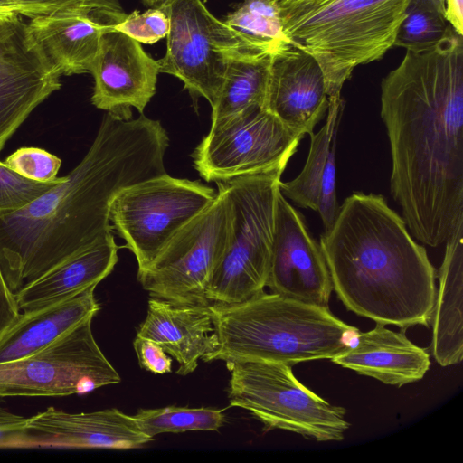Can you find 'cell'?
Returning <instances> with one entry per match:
<instances>
[{
  "mask_svg": "<svg viewBox=\"0 0 463 463\" xmlns=\"http://www.w3.org/2000/svg\"><path fill=\"white\" fill-rule=\"evenodd\" d=\"M409 0H329L281 9L291 44L318 62L328 97H340L354 68L381 59L394 46Z\"/></svg>",
  "mask_w": 463,
  "mask_h": 463,
  "instance_id": "5",
  "label": "cell"
},
{
  "mask_svg": "<svg viewBox=\"0 0 463 463\" xmlns=\"http://www.w3.org/2000/svg\"><path fill=\"white\" fill-rule=\"evenodd\" d=\"M18 14L0 21V152L31 112L61 86V76L27 42Z\"/></svg>",
  "mask_w": 463,
  "mask_h": 463,
  "instance_id": "16",
  "label": "cell"
},
{
  "mask_svg": "<svg viewBox=\"0 0 463 463\" xmlns=\"http://www.w3.org/2000/svg\"><path fill=\"white\" fill-rule=\"evenodd\" d=\"M20 313L14 292L8 287L0 269V335L19 317Z\"/></svg>",
  "mask_w": 463,
  "mask_h": 463,
  "instance_id": "34",
  "label": "cell"
},
{
  "mask_svg": "<svg viewBox=\"0 0 463 463\" xmlns=\"http://www.w3.org/2000/svg\"><path fill=\"white\" fill-rule=\"evenodd\" d=\"M134 416L116 408L68 412L55 407L27 419L7 449H137L152 441Z\"/></svg>",
  "mask_w": 463,
  "mask_h": 463,
  "instance_id": "15",
  "label": "cell"
},
{
  "mask_svg": "<svg viewBox=\"0 0 463 463\" xmlns=\"http://www.w3.org/2000/svg\"><path fill=\"white\" fill-rule=\"evenodd\" d=\"M91 323L83 322L27 356L0 363V397L83 394L120 383Z\"/></svg>",
  "mask_w": 463,
  "mask_h": 463,
  "instance_id": "11",
  "label": "cell"
},
{
  "mask_svg": "<svg viewBox=\"0 0 463 463\" xmlns=\"http://www.w3.org/2000/svg\"><path fill=\"white\" fill-rule=\"evenodd\" d=\"M463 226L446 241L437 274L439 288L431 317V354L441 366L459 364L463 358Z\"/></svg>",
  "mask_w": 463,
  "mask_h": 463,
  "instance_id": "24",
  "label": "cell"
},
{
  "mask_svg": "<svg viewBox=\"0 0 463 463\" xmlns=\"http://www.w3.org/2000/svg\"><path fill=\"white\" fill-rule=\"evenodd\" d=\"M326 1H329V0H303L288 8H285V9H289V8H296V7H304V6H311V5H319V4H322V3H325Z\"/></svg>",
  "mask_w": 463,
  "mask_h": 463,
  "instance_id": "37",
  "label": "cell"
},
{
  "mask_svg": "<svg viewBox=\"0 0 463 463\" xmlns=\"http://www.w3.org/2000/svg\"><path fill=\"white\" fill-rule=\"evenodd\" d=\"M213 202L177 231L137 279L151 298L209 306L206 288L230 237L232 207L223 183Z\"/></svg>",
  "mask_w": 463,
  "mask_h": 463,
  "instance_id": "8",
  "label": "cell"
},
{
  "mask_svg": "<svg viewBox=\"0 0 463 463\" xmlns=\"http://www.w3.org/2000/svg\"><path fill=\"white\" fill-rule=\"evenodd\" d=\"M118 250L109 233L25 283L14 293L20 310L52 305L97 286L113 270Z\"/></svg>",
  "mask_w": 463,
  "mask_h": 463,
  "instance_id": "22",
  "label": "cell"
},
{
  "mask_svg": "<svg viewBox=\"0 0 463 463\" xmlns=\"http://www.w3.org/2000/svg\"><path fill=\"white\" fill-rule=\"evenodd\" d=\"M439 5L445 9V1L444 0H436Z\"/></svg>",
  "mask_w": 463,
  "mask_h": 463,
  "instance_id": "40",
  "label": "cell"
},
{
  "mask_svg": "<svg viewBox=\"0 0 463 463\" xmlns=\"http://www.w3.org/2000/svg\"><path fill=\"white\" fill-rule=\"evenodd\" d=\"M283 169L223 183L232 207L226 250L206 288L210 305L246 301L264 291Z\"/></svg>",
  "mask_w": 463,
  "mask_h": 463,
  "instance_id": "6",
  "label": "cell"
},
{
  "mask_svg": "<svg viewBox=\"0 0 463 463\" xmlns=\"http://www.w3.org/2000/svg\"><path fill=\"white\" fill-rule=\"evenodd\" d=\"M82 1L84 0H6L16 14L29 18L56 12Z\"/></svg>",
  "mask_w": 463,
  "mask_h": 463,
  "instance_id": "33",
  "label": "cell"
},
{
  "mask_svg": "<svg viewBox=\"0 0 463 463\" xmlns=\"http://www.w3.org/2000/svg\"><path fill=\"white\" fill-rule=\"evenodd\" d=\"M169 19L159 6L140 13L134 11L114 26V29L129 36L139 43L153 44L169 31Z\"/></svg>",
  "mask_w": 463,
  "mask_h": 463,
  "instance_id": "31",
  "label": "cell"
},
{
  "mask_svg": "<svg viewBox=\"0 0 463 463\" xmlns=\"http://www.w3.org/2000/svg\"><path fill=\"white\" fill-rule=\"evenodd\" d=\"M55 184L24 178L0 161V215L24 207Z\"/></svg>",
  "mask_w": 463,
  "mask_h": 463,
  "instance_id": "30",
  "label": "cell"
},
{
  "mask_svg": "<svg viewBox=\"0 0 463 463\" xmlns=\"http://www.w3.org/2000/svg\"><path fill=\"white\" fill-rule=\"evenodd\" d=\"M89 72L92 104L130 118L132 107L143 114L155 95L159 65L138 42L112 29L103 34Z\"/></svg>",
  "mask_w": 463,
  "mask_h": 463,
  "instance_id": "17",
  "label": "cell"
},
{
  "mask_svg": "<svg viewBox=\"0 0 463 463\" xmlns=\"http://www.w3.org/2000/svg\"><path fill=\"white\" fill-rule=\"evenodd\" d=\"M4 165L24 178L41 183H57L61 159L39 147H21L11 154Z\"/></svg>",
  "mask_w": 463,
  "mask_h": 463,
  "instance_id": "29",
  "label": "cell"
},
{
  "mask_svg": "<svg viewBox=\"0 0 463 463\" xmlns=\"http://www.w3.org/2000/svg\"><path fill=\"white\" fill-rule=\"evenodd\" d=\"M391 193L419 241L438 247L463 226V39L455 31L406 53L381 84Z\"/></svg>",
  "mask_w": 463,
  "mask_h": 463,
  "instance_id": "1",
  "label": "cell"
},
{
  "mask_svg": "<svg viewBox=\"0 0 463 463\" xmlns=\"http://www.w3.org/2000/svg\"><path fill=\"white\" fill-rule=\"evenodd\" d=\"M301 138L266 108L250 109L211 126L193 153L194 166L215 183L285 170Z\"/></svg>",
  "mask_w": 463,
  "mask_h": 463,
  "instance_id": "12",
  "label": "cell"
},
{
  "mask_svg": "<svg viewBox=\"0 0 463 463\" xmlns=\"http://www.w3.org/2000/svg\"><path fill=\"white\" fill-rule=\"evenodd\" d=\"M224 23L257 55H274L291 45L283 31L280 0H243Z\"/></svg>",
  "mask_w": 463,
  "mask_h": 463,
  "instance_id": "26",
  "label": "cell"
},
{
  "mask_svg": "<svg viewBox=\"0 0 463 463\" xmlns=\"http://www.w3.org/2000/svg\"><path fill=\"white\" fill-rule=\"evenodd\" d=\"M15 13H4V12H0V17H4V16H8V15H11V14H14Z\"/></svg>",
  "mask_w": 463,
  "mask_h": 463,
  "instance_id": "39",
  "label": "cell"
},
{
  "mask_svg": "<svg viewBox=\"0 0 463 463\" xmlns=\"http://www.w3.org/2000/svg\"><path fill=\"white\" fill-rule=\"evenodd\" d=\"M169 137L158 120L107 112L80 162L24 207L0 215V269L14 293L111 233L125 189L166 174Z\"/></svg>",
  "mask_w": 463,
  "mask_h": 463,
  "instance_id": "2",
  "label": "cell"
},
{
  "mask_svg": "<svg viewBox=\"0 0 463 463\" xmlns=\"http://www.w3.org/2000/svg\"><path fill=\"white\" fill-rule=\"evenodd\" d=\"M329 97L316 59L291 44L272 55L265 108L303 137L324 118Z\"/></svg>",
  "mask_w": 463,
  "mask_h": 463,
  "instance_id": "18",
  "label": "cell"
},
{
  "mask_svg": "<svg viewBox=\"0 0 463 463\" xmlns=\"http://www.w3.org/2000/svg\"><path fill=\"white\" fill-rule=\"evenodd\" d=\"M143 3L150 7H157L161 5L165 0H142Z\"/></svg>",
  "mask_w": 463,
  "mask_h": 463,
  "instance_id": "38",
  "label": "cell"
},
{
  "mask_svg": "<svg viewBox=\"0 0 463 463\" xmlns=\"http://www.w3.org/2000/svg\"><path fill=\"white\" fill-rule=\"evenodd\" d=\"M230 406L248 411L266 430H283L316 441H341L350 423L346 410L301 383L291 366L265 361L226 363Z\"/></svg>",
  "mask_w": 463,
  "mask_h": 463,
  "instance_id": "7",
  "label": "cell"
},
{
  "mask_svg": "<svg viewBox=\"0 0 463 463\" xmlns=\"http://www.w3.org/2000/svg\"><path fill=\"white\" fill-rule=\"evenodd\" d=\"M271 55L244 54L232 60L213 102L211 126L254 108H265Z\"/></svg>",
  "mask_w": 463,
  "mask_h": 463,
  "instance_id": "25",
  "label": "cell"
},
{
  "mask_svg": "<svg viewBox=\"0 0 463 463\" xmlns=\"http://www.w3.org/2000/svg\"><path fill=\"white\" fill-rule=\"evenodd\" d=\"M27 419L0 407V449H7L11 440L25 430Z\"/></svg>",
  "mask_w": 463,
  "mask_h": 463,
  "instance_id": "35",
  "label": "cell"
},
{
  "mask_svg": "<svg viewBox=\"0 0 463 463\" xmlns=\"http://www.w3.org/2000/svg\"><path fill=\"white\" fill-rule=\"evenodd\" d=\"M271 293L328 307L333 285L320 244L279 189L267 284Z\"/></svg>",
  "mask_w": 463,
  "mask_h": 463,
  "instance_id": "14",
  "label": "cell"
},
{
  "mask_svg": "<svg viewBox=\"0 0 463 463\" xmlns=\"http://www.w3.org/2000/svg\"><path fill=\"white\" fill-rule=\"evenodd\" d=\"M133 346L142 368L156 374L172 371V358L155 341L137 335Z\"/></svg>",
  "mask_w": 463,
  "mask_h": 463,
  "instance_id": "32",
  "label": "cell"
},
{
  "mask_svg": "<svg viewBox=\"0 0 463 463\" xmlns=\"http://www.w3.org/2000/svg\"><path fill=\"white\" fill-rule=\"evenodd\" d=\"M142 431L154 438L162 433L188 430H218L225 421L222 410L167 406L142 409L134 415Z\"/></svg>",
  "mask_w": 463,
  "mask_h": 463,
  "instance_id": "28",
  "label": "cell"
},
{
  "mask_svg": "<svg viewBox=\"0 0 463 463\" xmlns=\"http://www.w3.org/2000/svg\"><path fill=\"white\" fill-rule=\"evenodd\" d=\"M137 336L151 339L178 362L176 373L185 376L218 347L209 306L181 305L150 298Z\"/></svg>",
  "mask_w": 463,
  "mask_h": 463,
  "instance_id": "19",
  "label": "cell"
},
{
  "mask_svg": "<svg viewBox=\"0 0 463 463\" xmlns=\"http://www.w3.org/2000/svg\"><path fill=\"white\" fill-rule=\"evenodd\" d=\"M127 14L118 0H84L30 18L24 35L41 60L61 77L89 72L102 36Z\"/></svg>",
  "mask_w": 463,
  "mask_h": 463,
  "instance_id": "13",
  "label": "cell"
},
{
  "mask_svg": "<svg viewBox=\"0 0 463 463\" xmlns=\"http://www.w3.org/2000/svg\"><path fill=\"white\" fill-rule=\"evenodd\" d=\"M331 361L361 375L397 387L421 380L430 366L428 352L400 332L376 324Z\"/></svg>",
  "mask_w": 463,
  "mask_h": 463,
  "instance_id": "20",
  "label": "cell"
},
{
  "mask_svg": "<svg viewBox=\"0 0 463 463\" xmlns=\"http://www.w3.org/2000/svg\"><path fill=\"white\" fill-rule=\"evenodd\" d=\"M97 286L62 301L21 312L0 335V363L27 356L47 345L99 310Z\"/></svg>",
  "mask_w": 463,
  "mask_h": 463,
  "instance_id": "23",
  "label": "cell"
},
{
  "mask_svg": "<svg viewBox=\"0 0 463 463\" xmlns=\"http://www.w3.org/2000/svg\"><path fill=\"white\" fill-rule=\"evenodd\" d=\"M445 17L455 32L463 36V0H444Z\"/></svg>",
  "mask_w": 463,
  "mask_h": 463,
  "instance_id": "36",
  "label": "cell"
},
{
  "mask_svg": "<svg viewBox=\"0 0 463 463\" xmlns=\"http://www.w3.org/2000/svg\"><path fill=\"white\" fill-rule=\"evenodd\" d=\"M217 193L199 181L167 174L122 191L113 201L110 221L144 270L190 220L208 207Z\"/></svg>",
  "mask_w": 463,
  "mask_h": 463,
  "instance_id": "10",
  "label": "cell"
},
{
  "mask_svg": "<svg viewBox=\"0 0 463 463\" xmlns=\"http://www.w3.org/2000/svg\"><path fill=\"white\" fill-rule=\"evenodd\" d=\"M11 15H12V14H11ZM8 16H9V15H8ZM5 17H7V16L0 17V21H1L2 19H4Z\"/></svg>",
  "mask_w": 463,
  "mask_h": 463,
  "instance_id": "41",
  "label": "cell"
},
{
  "mask_svg": "<svg viewBox=\"0 0 463 463\" xmlns=\"http://www.w3.org/2000/svg\"><path fill=\"white\" fill-rule=\"evenodd\" d=\"M319 244L333 290L349 311L402 329L430 325L437 271L383 195L345 198Z\"/></svg>",
  "mask_w": 463,
  "mask_h": 463,
  "instance_id": "3",
  "label": "cell"
},
{
  "mask_svg": "<svg viewBox=\"0 0 463 463\" xmlns=\"http://www.w3.org/2000/svg\"><path fill=\"white\" fill-rule=\"evenodd\" d=\"M159 7L170 23L166 52L157 61L159 72L178 78L191 95L213 105L229 63L244 54H257L201 0H165Z\"/></svg>",
  "mask_w": 463,
  "mask_h": 463,
  "instance_id": "9",
  "label": "cell"
},
{
  "mask_svg": "<svg viewBox=\"0 0 463 463\" xmlns=\"http://www.w3.org/2000/svg\"><path fill=\"white\" fill-rule=\"evenodd\" d=\"M455 30L436 0H409L394 41L395 46L418 51L436 45Z\"/></svg>",
  "mask_w": 463,
  "mask_h": 463,
  "instance_id": "27",
  "label": "cell"
},
{
  "mask_svg": "<svg viewBox=\"0 0 463 463\" xmlns=\"http://www.w3.org/2000/svg\"><path fill=\"white\" fill-rule=\"evenodd\" d=\"M343 109L341 96L329 99L325 124L317 134H309L310 147L302 171L293 180L279 183L284 196L300 207L318 212L325 232L332 226L339 209L335 149Z\"/></svg>",
  "mask_w": 463,
  "mask_h": 463,
  "instance_id": "21",
  "label": "cell"
},
{
  "mask_svg": "<svg viewBox=\"0 0 463 463\" xmlns=\"http://www.w3.org/2000/svg\"><path fill=\"white\" fill-rule=\"evenodd\" d=\"M219 345L203 362L265 361L290 366L332 359L360 332L318 307L265 291L232 305H209Z\"/></svg>",
  "mask_w": 463,
  "mask_h": 463,
  "instance_id": "4",
  "label": "cell"
}]
</instances>
